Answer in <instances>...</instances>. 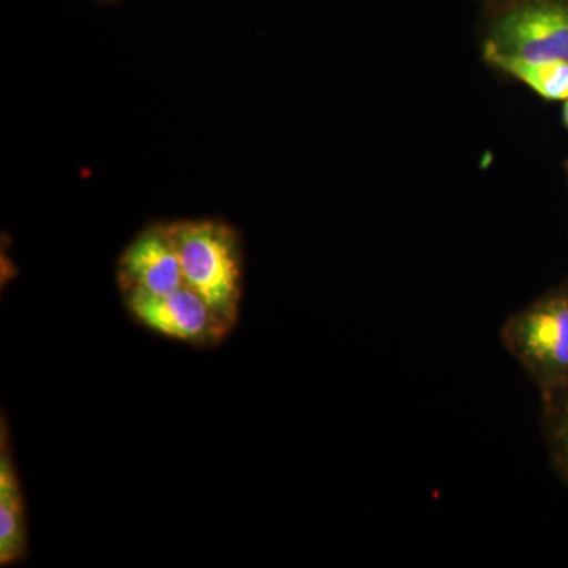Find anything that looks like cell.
Masks as SVG:
<instances>
[{
  "instance_id": "12",
  "label": "cell",
  "mask_w": 568,
  "mask_h": 568,
  "mask_svg": "<svg viewBox=\"0 0 568 568\" xmlns=\"http://www.w3.org/2000/svg\"><path fill=\"white\" fill-rule=\"evenodd\" d=\"M566 283H567V286H568V276H567V278H566Z\"/></svg>"
},
{
  "instance_id": "2",
  "label": "cell",
  "mask_w": 568,
  "mask_h": 568,
  "mask_svg": "<svg viewBox=\"0 0 568 568\" xmlns=\"http://www.w3.org/2000/svg\"><path fill=\"white\" fill-rule=\"evenodd\" d=\"M500 343L538 392L568 379V286L566 280L511 313Z\"/></svg>"
},
{
  "instance_id": "8",
  "label": "cell",
  "mask_w": 568,
  "mask_h": 568,
  "mask_svg": "<svg viewBox=\"0 0 568 568\" xmlns=\"http://www.w3.org/2000/svg\"><path fill=\"white\" fill-rule=\"evenodd\" d=\"M541 433L549 462L568 488V379L541 392Z\"/></svg>"
},
{
  "instance_id": "5",
  "label": "cell",
  "mask_w": 568,
  "mask_h": 568,
  "mask_svg": "<svg viewBox=\"0 0 568 568\" xmlns=\"http://www.w3.org/2000/svg\"><path fill=\"white\" fill-rule=\"evenodd\" d=\"M119 278L125 294L164 295L185 286L168 226L151 227L134 239L122 254Z\"/></svg>"
},
{
  "instance_id": "10",
  "label": "cell",
  "mask_w": 568,
  "mask_h": 568,
  "mask_svg": "<svg viewBox=\"0 0 568 568\" xmlns=\"http://www.w3.org/2000/svg\"><path fill=\"white\" fill-rule=\"evenodd\" d=\"M508 2V0H484L485 10L491 9V7L500 6V3Z\"/></svg>"
},
{
  "instance_id": "4",
  "label": "cell",
  "mask_w": 568,
  "mask_h": 568,
  "mask_svg": "<svg viewBox=\"0 0 568 568\" xmlns=\"http://www.w3.org/2000/svg\"><path fill=\"white\" fill-rule=\"evenodd\" d=\"M125 305L149 331L190 345L215 346L231 332L186 284L164 295L125 294Z\"/></svg>"
},
{
  "instance_id": "6",
  "label": "cell",
  "mask_w": 568,
  "mask_h": 568,
  "mask_svg": "<svg viewBox=\"0 0 568 568\" xmlns=\"http://www.w3.org/2000/svg\"><path fill=\"white\" fill-rule=\"evenodd\" d=\"M29 532L24 496L11 458L9 429L0 436V566L21 562L28 555Z\"/></svg>"
},
{
  "instance_id": "11",
  "label": "cell",
  "mask_w": 568,
  "mask_h": 568,
  "mask_svg": "<svg viewBox=\"0 0 568 568\" xmlns=\"http://www.w3.org/2000/svg\"><path fill=\"white\" fill-rule=\"evenodd\" d=\"M566 178H567V185H568V159H567V162H566Z\"/></svg>"
},
{
  "instance_id": "3",
  "label": "cell",
  "mask_w": 568,
  "mask_h": 568,
  "mask_svg": "<svg viewBox=\"0 0 568 568\" xmlns=\"http://www.w3.org/2000/svg\"><path fill=\"white\" fill-rule=\"evenodd\" d=\"M485 11L481 58L568 62V0H508Z\"/></svg>"
},
{
  "instance_id": "7",
  "label": "cell",
  "mask_w": 568,
  "mask_h": 568,
  "mask_svg": "<svg viewBox=\"0 0 568 568\" xmlns=\"http://www.w3.org/2000/svg\"><path fill=\"white\" fill-rule=\"evenodd\" d=\"M484 61L499 73L521 82L547 102L562 103L568 99V62L532 61L504 55H489Z\"/></svg>"
},
{
  "instance_id": "1",
  "label": "cell",
  "mask_w": 568,
  "mask_h": 568,
  "mask_svg": "<svg viewBox=\"0 0 568 568\" xmlns=\"http://www.w3.org/2000/svg\"><path fill=\"white\" fill-rule=\"evenodd\" d=\"M183 280L233 331L242 298V254L237 234L226 224L201 220L168 226Z\"/></svg>"
},
{
  "instance_id": "9",
  "label": "cell",
  "mask_w": 568,
  "mask_h": 568,
  "mask_svg": "<svg viewBox=\"0 0 568 568\" xmlns=\"http://www.w3.org/2000/svg\"><path fill=\"white\" fill-rule=\"evenodd\" d=\"M560 119H562L564 129L568 132V99L562 102V111H560Z\"/></svg>"
}]
</instances>
